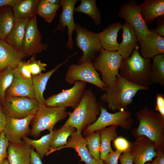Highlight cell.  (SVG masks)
Here are the masks:
<instances>
[{
	"instance_id": "cell-1",
	"label": "cell",
	"mask_w": 164,
	"mask_h": 164,
	"mask_svg": "<svg viewBox=\"0 0 164 164\" xmlns=\"http://www.w3.org/2000/svg\"><path fill=\"white\" fill-rule=\"evenodd\" d=\"M149 89V87L131 83L119 74L112 84L104 87V92L100 99L107 103L109 108L112 111L126 110L138 91Z\"/></svg>"
},
{
	"instance_id": "cell-2",
	"label": "cell",
	"mask_w": 164,
	"mask_h": 164,
	"mask_svg": "<svg viewBox=\"0 0 164 164\" xmlns=\"http://www.w3.org/2000/svg\"><path fill=\"white\" fill-rule=\"evenodd\" d=\"M139 124L133 129L132 134L135 138L144 136L154 142L156 151L163 150L164 147V118L159 113L145 106L135 113Z\"/></svg>"
},
{
	"instance_id": "cell-3",
	"label": "cell",
	"mask_w": 164,
	"mask_h": 164,
	"mask_svg": "<svg viewBox=\"0 0 164 164\" xmlns=\"http://www.w3.org/2000/svg\"><path fill=\"white\" fill-rule=\"evenodd\" d=\"M100 106L96 96L90 88L72 112H68V118L62 126H71L81 132L94 122L100 112Z\"/></svg>"
},
{
	"instance_id": "cell-4",
	"label": "cell",
	"mask_w": 164,
	"mask_h": 164,
	"mask_svg": "<svg viewBox=\"0 0 164 164\" xmlns=\"http://www.w3.org/2000/svg\"><path fill=\"white\" fill-rule=\"evenodd\" d=\"M150 59L145 58L135 49L128 57L123 59L119 74L127 80L139 85L149 87L152 80Z\"/></svg>"
},
{
	"instance_id": "cell-5",
	"label": "cell",
	"mask_w": 164,
	"mask_h": 164,
	"mask_svg": "<svg viewBox=\"0 0 164 164\" xmlns=\"http://www.w3.org/2000/svg\"><path fill=\"white\" fill-rule=\"evenodd\" d=\"M68 116L66 108L39 105L31 122V135L37 138L44 130L52 132L56 124Z\"/></svg>"
},
{
	"instance_id": "cell-6",
	"label": "cell",
	"mask_w": 164,
	"mask_h": 164,
	"mask_svg": "<svg viewBox=\"0 0 164 164\" xmlns=\"http://www.w3.org/2000/svg\"><path fill=\"white\" fill-rule=\"evenodd\" d=\"M122 59L117 51H109L102 48L94 60V67L101 73V80L107 87L112 84L119 75Z\"/></svg>"
},
{
	"instance_id": "cell-7",
	"label": "cell",
	"mask_w": 164,
	"mask_h": 164,
	"mask_svg": "<svg viewBox=\"0 0 164 164\" xmlns=\"http://www.w3.org/2000/svg\"><path fill=\"white\" fill-rule=\"evenodd\" d=\"M100 114L96 121L84 129L83 134L87 135L106 127L117 125L123 129H129L134 122L131 112L127 110H121L114 113L108 111L106 108L101 107Z\"/></svg>"
},
{
	"instance_id": "cell-8",
	"label": "cell",
	"mask_w": 164,
	"mask_h": 164,
	"mask_svg": "<svg viewBox=\"0 0 164 164\" xmlns=\"http://www.w3.org/2000/svg\"><path fill=\"white\" fill-rule=\"evenodd\" d=\"M75 31L77 45L83 53L78 59L77 64L93 62L102 48L98 33L89 31L78 23L76 24Z\"/></svg>"
},
{
	"instance_id": "cell-9",
	"label": "cell",
	"mask_w": 164,
	"mask_h": 164,
	"mask_svg": "<svg viewBox=\"0 0 164 164\" xmlns=\"http://www.w3.org/2000/svg\"><path fill=\"white\" fill-rule=\"evenodd\" d=\"M65 80L70 84H74L77 81L88 83L103 91L107 87L102 81L99 74L94 68L93 62L70 64L65 73Z\"/></svg>"
},
{
	"instance_id": "cell-10",
	"label": "cell",
	"mask_w": 164,
	"mask_h": 164,
	"mask_svg": "<svg viewBox=\"0 0 164 164\" xmlns=\"http://www.w3.org/2000/svg\"><path fill=\"white\" fill-rule=\"evenodd\" d=\"M39 106L35 99L5 96L2 107L7 117L22 119L34 115Z\"/></svg>"
},
{
	"instance_id": "cell-11",
	"label": "cell",
	"mask_w": 164,
	"mask_h": 164,
	"mask_svg": "<svg viewBox=\"0 0 164 164\" xmlns=\"http://www.w3.org/2000/svg\"><path fill=\"white\" fill-rule=\"evenodd\" d=\"M87 83L77 81L72 87L63 90L45 100V105L49 107H71L74 109L81 101L86 89Z\"/></svg>"
},
{
	"instance_id": "cell-12",
	"label": "cell",
	"mask_w": 164,
	"mask_h": 164,
	"mask_svg": "<svg viewBox=\"0 0 164 164\" xmlns=\"http://www.w3.org/2000/svg\"><path fill=\"white\" fill-rule=\"evenodd\" d=\"M118 15L125 19L132 27L138 42L150 32V30L142 16L139 5L136 1L131 0L123 4L118 11Z\"/></svg>"
},
{
	"instance_id": "cell-13",
	"label": "cell",
	"mask_w": 164,
	"mask_h": 164,
	"mask_svg": "<svg viewBox=\"0 0 164 164\" xmlns=\"http://www.w3.org/2000/svg\"><path fill=\"white\" fill-rule=\"evenodd\" d=\"M36 15L30 19L26 27L22 50L25 57L35 55L47 49L48 45L43 43Z\"/></svg>"
},
{
	"instance_id": "cell-14",
	"label": "cell",
	"mask_w": 164,
	"mask_h": 164,
	"mask_svg": "<svg viewBox=\"0 0 164 164\" xmlns=\"http://www.w3.org/2000/svg\"><path fill=\"white\" fill-rule=\"evenodd\" d=\"M34 115H29L22 119L7 117L3 132L10 143H20L23 141L21 138L23 137L30 134L29 125Z\"/></svg>"
},
{
	"instance_id": "cell-15",
	"label": "cell",
	"mask_w": 164,
	"mask_h": 164,
	"mask_svg": "<svg viewBox=\"0 0 164 164\" xmlns=\"http://www.w3.org/2000/svg\"><path fill=\"white\" fill-rule=\"evenodd\" d=\"M79 0H61L59 4L62 9L61 13L59 16V24L56 30L63 32L66 27L68 29V39L66 44L67 48L71 50L73 48L72 35L75 31L76 24L73 19V12L75 5Z\"/></svg>"
},
{
	"instance_id": "cell-16",
	"label": "cell",
	"mask_w": 164,
	"mask_h": 164,
	"mask_svg": "<svg viewBox=\"0 0 164 164\" xmlns=\"http://www.w3.org/2000/svg\"><path fill=\"white\" fill-rule=\"evenodd\" d=\"M86 145V139L82 135L81 132L77 130L71 135L66 145L55 149L50 148V150L46 155L61 149L72 148L78 153L81 158V161L84 162L85 164H104L103 161L95 159L90 154Z\"/></svg>"
},
{
	"instance_id": "cell-17",
	"label": "cell",
	"mask_w": 164,
	"mask_h": 164,
	"mask_svg": "<svg viewBox=\"0 0 164 164\" xmlns=\"http://www.w3.org/2000/svg\"><path fill=\"white\" fill-rule=\"evenodd\" d=\"M135 139L132 143L130 151L135 156L134 164H145L152 161L157 154L154 142L144 136Z\"/></svg>"
},
{
	"instance_id": "cell-18",
	"label": "cell",
	"mask_w": 164,
	"mask_h": 164,
	"mask_svg": "<svg viewBox=\"0 0 164 164\" xmlns=\"http://www.w3.org/2000/svg\"><path fill=\"white\" fill-rule=\"evenodd\" d=\"M150 31L149 34L138 43L140 55L145 58L151 59L158 55L164 54V38L154 29Z\"/></svg>"
},
{
	"instance_id": "cell-19",
	"label": "cell",
	"mask_w": 164,
	"mask_h": 164,
	"mask_svg": "<svg viewBox=\"0 0 164 164\" xmlns=\"http://www.w3.org/2000/svg\"><path fill=\"white\" fill-rule=\"evenodd\" d=\"M5 96L35 99L32 79L23 77L15 70L12 82L6 92Z\"/></svg>"
},
{
	"instance_id": "cell-20",
	"label": "cell",
	"mask_w": 164,
	"mask_h": 164,
	"mask_svg": "<svg viewBox=\"0 0 164 164\" xmlns=\"http://www.w3.org/2000/svg\"><path fill=\"white\" fill-rule=\"evenodd\" d=\"M121 29L122 40L117 51L124 59L129 57L135 49L138 50L139 44L134 31L128 23L125 22Z\"/></svg>"
},
{
	"instance_id": "cell-21",
	"label": "cell",
	"mask_w": 164,
	"mask_h": 164,
	"mask_svg": "<svg viewBox=\"0 0 164 164\" xmlns=\"http://www.w3.org/2000/svg\"><path fill=\"white\" fill-rule=\"evenodd\" d=\"M76 52L68 56L64 62L59 63L54 68L45 73H42L37 75L32 76V83L34 91L35 99L39 105H45V99L44 97L43 93L46 89L47 82L52 74L60 67L66 63L68 59L76 55Z\"/></svg>"
},
{
	"instance_id": "cell-22",
	"label": "cell",
	"mask_w": 164,
	"mask_h": 164,
	"mask_svg": "<svg viewBox=\"0 0 164 164\" xmlns=\"http://www.w3.org/2000/svg\"><path fill=\"white\" fill-rule=\"evenodd\" d=\"M32 147L23 140L19 144L10 143L7 152V160L9 164H30Z\"/></svg>"
},
{
	"instance_id": "cell-23",
	"label": "cell",
	"mask_w": 164,
	"mask_h": 164,
	"mask_svg": "<svg viewBox=\"0 0 164 164\" xmlns=\"http://www.w3.org/2000/svg\"><path fill=\"white\" fill-rule=\"evenodd\" d=\"M24 57L22 52L16 50L5 40L0 39V71L8 67L15 68Z\"/></svg>"
},
{
	"instance_id": "cell-24",
	"label": "cell",
	"mask_w": 164,
	"mask_h": 164,
	"mask_svg": "<svg viewBox=\"0 0 164 164\" xmlns=\"http://www.w3.org/2000/svg\"><path fill=\"white\" fill-rule=\"evenodd\" d=\"M30 19L15 18L14 26L5 41L13 48L22 52L26 27Z\"/></svg>"
},
{
	"instance_id": "cell-25",
	"label": "cell",
	"mask_w": 164,
	"mask_h": 164,
	"mask_svg": "<svg viewBox=\"0 0 164 164\" xmlns=\"http://www.w3.org/2000/svg\"><path fill=\"white\" fill-rule=\"evenodd\" d=\"M122 26L120 22L114 23L98 33L103 49L109 51H118L119 44L117 41L118 34Z\"/></svg>"
},
{
	"instance_id": "cell-26",
	"label": "cell",
	"mask_w": 164,
	"mask_h": 164,
	"mask_svg": "<svg viewBox=\"0 0 164 164\" xmlns=\"http://www.w3.org/2000/svg\"><path fill=\"white\" fill-rule=\"evenodd\" d=\"M142 16L146 24L164 15V0H145L139 5Z\"/></svg>"
},
{
	"instance_id": "cell-27",
	"label": "cell",
	"mask_w": 164,
	"mask_h": 164,
	"mask_svg": "<svg viewBox=\"0 0 164 164\" xmlns=\"http://www.w3.org/2000/svg\"><path fill=\"white\" fill-rule=\"evenodd\" d=\"M39 0H17L12 7L15 18L30 19L36 15Z\"/></svg>"
},
{
	"instance_id": "cell-28",
	"label": "cell",
	"mask_w": 164,
	"mask_h": 164,
	"mask_svg": "<svg viewBox=\"0 0 164 164\" xmlns=\"http://www.w3.org/2000/svg\"><path fill=\"white\" fill-rule=\"evenodd\" d=\"M118 126L112 125L100 130L101 136L100 159L104 161L108 154L113 152L111 145L117 136V129Z\"/></svg>"
},
{
	"instance_id": "cell-29",
	"label": "cell",
	"mask_w": 164,
	"mask_h": 164,
	"mask_svg": "<svg viewBox=\"0 0 164 164\" xmlns=\"http://www.w3.org/2000/svg\"><path fill=\"white\" fill-rule=\"evenodd\" d=\"M14 17L12 7H0V39L5 40L14 25Z\"/></svg>"
},
{
	"instance_id": "cell-30",
	"label": "cell",
	"mask_w": 164,
	"mask_h": 164,
	"mask_svg": "<svg viewBox=\"0 0 164 164\" xmlns=\"http://www.w3.org/2000/svg\"><path fill=\"white\" fill-rule=\"evenodd\" d=\"M54 132V130L37 140H32L26 136L23 137L22 138L26 144L35 149L36 152L42 160L44 155H46L49 151Z\"/></svg>"
},
{
	"instance_id": "cell-31",
	"label": "cell",
	"mask_w": 164,
	"mask_h": 164,
	"mask_svg": "<svg viewBox=\"0 0 164 164\" xmlns=\"http://www.w3.org/2000/svg\"><path fill=\"white\" fill-rule=\"evenodd\" d=\"M150 73L152 83L164 86V54L156 55L152 58Z\"/></svg>"
},
{
	"instance_id": "cell-32",
	"label": "cell",
	"mask_w": 164,
	"mask_h": 164,
	"mask_svg": "<svg viewBox=\"0 0 164 164\" xmlns=\"http://www.w3.org/2000/svg\"><path fill=\"white\" fill-rule=\"evenodd\" d=\"M80 4L74 8V12L84 13L93 19L97 26L101 23V15L95 0H81Z\"/></svg>"
},
{
	"instance_id": "cell-33",
	"label": "cell",
	"mask_w": 164,
	"mask_h": 164,
	"mask_svg": "<svg viewBox=\"0 0 164 164\" xmlns=\"http://www.w3.org/2000/svg\"><path fill=\"white\" fill-rule=\"evenodd\" d=\"M60 7L59 3L54 4L50 3L47 0H39L36 14L42 17L45 21L50 23L56 16V12Z\"/></svg>"
},
{
	"instance_id": "cell-34",
	"label": "cell",
	"mask_w": 164,
	"mask_h": 164,
	"mask_svg": "<svg viewBox=\"0 0 164 164\" xmlns=\"http://www.w3.org/2000/svg\"><path fill=\"white\" fill-rule=\"evenodd\" d=\"M76 128L72 126H62L58 129H54L52 140L50 146L52 149H55L63 147L67 142L68 137L71 136L75 131Z\"/></svg>"
},
{
	"instance_id": "cell-35",
	"label": "cell",
	"mask_w": 164,
	"mask_h": 164,
	"mask_svg": "<svg viewBox=\"0 0 164 164\" xmlns=\"http://www.w3.org/2000/svg\"><path fill=\"white\" fill-rule=\"evenodd\" d=\"M15 69L8 67L0 71V105L4 101L6 92L11 85L13 78Z\"/></svg>"
},
{
	"instance_id": "cell-36",
	"label": "cell",
	"mask_w": 164,
	"mask_h": 164,
	"mask_svg": "<svg viewBox=\"0 0 164 164\" xmlns=\"http://www.w3.org/2000/svg\"><path fill=\"white\" fill-rule=\"evenodd\" d=\"M85 139L90 154L95 159H100L101 136L100 130L87 135Z\"/></svg>"
},
{
	"instance_id": "cell-37",
	"label": "cell",
	"mask_w": 164,
	"mask_h": 164,
	"mask_svg": "<svg viewBox=\"0 0 164 164\" xmlns=\"http://www.w3.org/2000/svg\"><path fill=\"white\" fill-rule=\"evenodd\" d=\"M29 60V68L32 77L40 74L46 70L47 64L36 59L35 55L32 56Z\"/></svg>"
},
{
	"instance_id": "cell-38",
	"label": "cell",
	"mask_w": 164,
	"mask_h": 164,
	"mask_svg": "<svg viewBox=\"0 0 164 164\" xmlns=\"http://www.w3.org/2000/svg\"><path fill=\"white\" fill-rule=\"evenodd\" d=\"M29 60L23 61L22 60L19 62L15 70L23 77L29 79H32L29 66Z\"/></svg>"
},
{
	"instance_id": "cell-39",
	"label": "cell",
	"mask_w": 164,
	"mask_h": 164,
	"mask_svg": "<svg viewBox=\"0 0 164 164\" xmlns=\"http://www.w3.org/2000/svg\"><path fill=\"white\" fill-rule=\"evenodd\" d=\"M113 141L116 150L122 153L130 151L132 143L125 138L122 137H117Z\"/></svg>"
},
{
	"instance_id": "cell-40",
	"label": "cell",
	"mask_w": 164,
	"mask_h": 164,
	"mask_svg": "<svg viewBox=\"0 0 164 164\" xmlns=\"http://www.w3.org/2000/svg\"><path fill=\"white\" fill-rule=\"evenodd\" d=\"M9 144L3 131L0 134V164H2L7 157V149Z\"/></svg>"
},
{
	"instance_id": "cell-41",
	"label": "cell",
	"mask_w": 164,
	"mask_h": 164,
	"mask_svg": "<svg viewBox=\"0 0 164 164\" xmlns=\"http://www.w3.org/2000/svg\"><path fill=\"white\" fill-rule=\"evenodd\" d=\"M156 105L155 110L164 118V95L160 93L156 94Z\"/></svg>"
},
{
	"instance_id": "cell-42",
	"label": "cell",
	"mask_w": 164,
	"mask_h": 164,
	"mask_svg": "<svg viewBox=\"0 0 164 164\" xmlns=\"http://www.w3.org/2000/svg\"><path fill=\"white\" fill-rule=\"evenodd\" d=\"M135 156L130 151L122 152L119 156V159L121 164H133Z\"/></svg>"
},
{
	"instance_id": "cell-43",
	"label": "cell",
	"mask_w": 164,
	"mask_h": 164,
	"mask_svg": "<svg viewBox=\"0 0 164 164\" xmlns=\"http://www.w3.org/2000/svg\"><path fill=\"white\" fill-rule=\"evenodd\" d=\"M122 153L116 150L109 153L104 160V164H118V160L120 155Z\"/></svg>"
},
{
	"instance_id": "cell-44",
	"label": "cell",
	"mask_w": 164,
	"mask_h": 164,
	"mask_svg": "<svg viewBox=\"0 0 164 164\" xmlns=\"http://www.w3.org/2000/svg\"><path fill=\"white\" fill-rule=\"evenodd\" d=\"M30 164H43L39 155L32 147L30 154Z\"/></svg>"
},
{
	"instance_id": "cell-45",
	"label": "cell",
	"mask_w": 164,
	"mask_h": 164,
	"mask_svg": "<svg viewBox=\"0 0 164 164\" xmlns=\"http://www.w3.org/2000/svg\"><path fill=\"white\" fill-rule=\"evenodd\" d=\"M7 117L0 105V134L3 131L6 125Z\"/></svg>"
},
{
	"instance_id": "cell-46",
	"label": "cell",
	"mask_w": 164,
	"mask_h": 164,
	"mask_svg": "<svg viewBox=\"0 0 164 164\" xmlns=\"http://www.w3.org/2000/svg\"><path fill=\"white\" fill-rule=\"evenodd\" d=\"M162 18L158 21L157 26L155 30L158 35L164 37V18Z\"/></svg>"
},
{
	"instance_id": "cell-47",
	"label": "cell",
	"mask_w": 164,
	"mask_h": 164,
	"mask_svg": "<svg viewBox=\"0 0 164 164\" xmlns=\"http://www.w3.org/2000/svg\"><path fill=\"white\" fill-rule=\"evenodd\" d=\"M157 154L155 159L158 164H164V153L163 150L159 149L156 151Z\"/></svg>"
},
{
	"instance_id": "cell-48",
	"label": "cell",
	"mask_w": 164,
	"mask_h": 164,
	"mask_svg": "<svg viewBox=\"0 0 164 164\" xmlns=\"http://www.w3.org/2000/svg\"><path fill=\"white\" fill-rule=\"evenodd\" d=\"M17 0H0V7L4 6L12 7Z\"/></svg>"
},
{
	"instance_id": "cell-49",
	"label": "cell",
	"mask_w": 164,
	"mask_h": 164,
	"mask_svg": "<svg viewBox=\"0 0 164 164\" xmlns=\"http://www.w3.org/2000/svg\"><path fill=\"white\" fill-rule=\"evenodd\" d=\"M47 1L51 3L56 4L59 3L60 1L59 0H47Z\"/></svg>"
},
{
	"instance_id": "cell-50",
	"label": "cell",
	"mask_w": 164,
	"mask_h": 164,
	"mask_svg": "<svg viewBox=\"0 0 164 164\" xmlns=\"http://www.w3.org/2000/svg\"><path fill=\"white\" fill-rule=\"evenodd\" d=\"M145 164H158V163L155 158L154 160L152 162H146Z\"/></svg>"
},
{
	"instance_id": "cell-51",
	"label": "cell",
	"mask_w": 164,
	"mask_h": 164,
	"mask_svg": "<svg viewBox=\"0 0 164 164\" xmlns=\"http://www.w3.org/2000/svg\"><path fill=\"white\" fill-rule=\"evenodd\" d=\"M2 164H9L7 159H5Z\"/></svg>"
}]
</instances>
